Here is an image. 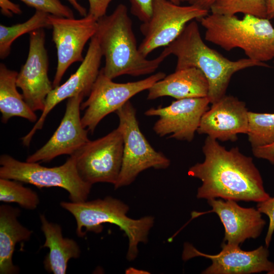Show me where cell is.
Returning <instances> with one entry per match:
<instances>
[{
    "instance_id": "cell-1",
    "label": "cell",
    "mask_w": 274,
    "mask_h": 274,
    "mask_svg": "<svg viewBox=\"0 0 274 274\" xmlns=\"http://www.w3.org/2000/svg\"><path fill=\"white\" fill-rule=\"evenodd\" d=\"M202 152L204 161L192 166L188 172L189 176L202 182L197 189V198L258 203L270 197L252 158L244 155L237 147L227 150L207 136Z\"/></svg>"
},
{
    "instance_id": "cell-2",
    "label": "cell",
    "mask_w": 274,
    "mask_h": 274,
    "mask_svg": "<svg viewBox=\"0 0 274 274\" xmlns=\"http://www.w3.org/2000/svg\"><path fill=\"white\" fill-rule=\"evenodd\" d=\"M94 36L105 59V65L101 69L111 79L122 75L138 77L153 74L169 55L165 49L153 59H148L141 53L131 19L123 4L97 20Z\"/></svg>"
},
{
    "instance_id": "cell-3",
    "label": "cell",
    "mask_w": 274,
    "mask_h": 274,
    "mask_svg": "<svg viewBox=\"0 0 274 274\" xmlns=\"http://www.w3.org/2000/svg\"><path fill=\"white\" fill-rule=\"evenodd\" d=\"M177 58L176 70L196 67L207 78L209 84L208 97L213 104L226 94L232 76L236 72L254 66L268 67L265 63L249 58L231 60L209 47L201 38L197 23L193 20L164 48Z\"/></svg>"
},
{
    "instance_id": "cell-4",
    "label": "cell",
    "mask_w": 274,
    "mask_h": 274,
    "mask_svg": "<svg viewBox=\"0 0 274 274\" xmlns=\"http://www.w3.org/2000/svg\"><path fill=\"white\" fill-rule=\"evenodd\" d=\"M199 20L206 41L227 51L240 48L247 58L259 62L273 60L274 27L267 18L211 13Z\"/></svg>"
},
{
    "instance_id": "cell-5",
    "label": "cell",
    "mask_w": 274,
    "mask_h": 274,
    "mask_svg": "<svg viewBox=\"0 0 274 274\" xmlns=\"http://www.w3.org/2000/svg\"><path fill=\"white\" fill-rule=\"evenodd\" d=\"M60 204L74 217L77 223L76 233L79 237L85 236L87 232H101L104 223L118 226L128 239L126 257L129 261L137 257L139 244L148 242L149 231L154 223V219L151 216L139 219L128 217L127 213L129 207L111 196L79 202L62 201Z\"/></svg>"
},
{
    "instance_id": "cell-6",
    "label": "cell",
    "mask_w": 274,
    "mask_h": 274,
    "mask_svg": "<svg viewBox=\"0 0 274 274\" xmlns=\"http://www.w3.org/2000/svg\"><path fill=\"white\" fill-rule=\"evenodd\" d=\"M0 165V178L16 180L38 188H61L68 192L71 201L74 202L86 201L92 186L80 177L72 155L63 164L48 167L39 162H23L3 154Z\"/></svg>"
},
{
    "instance_id": "cell-7",
    "label": "cell",
    "mask_w": 274,
    "mask_h": 274,
    "mask_svg": "<svg viewBox=\"0 0 274 274\" xmlns=\"http://www.w3.org/2000/svg\"><path fill=\"white\" fill-rule=\"evenodd\" d=\"M115 113L119 119L118 127L123 140L121 168L114 185L117 189L131 184L146 169L167 168L170 161L163 153L157 151L147 141L139 127L136 110L129 100Z\"/></svg>"
},
{
    "instance_id": "cell-8",
    "label": "cell",
    "mask_w": 274,
    "mask_h": 274,
    "mask_svg": "<svg viewBox=\"0 0 274 274\" xmlns=\"http://www.w3.org/2000/svg\"><path fill=\"white\" fill-rule=\"evenodd\" d=\"M209 11L194 5L181 6L169 0H153L149 19L140 27L144 38L139 45L145 57L154 50L166 47L182 32L190 22L199 20Z\"/></svg>"
},
{
    "instance_id": "cell-9",
    "label": "cell",
    "mask_w": 274,
    "mask_h": 274,
    "mask_svg": "<svg viewBox=\"0 0 274 274\" xmlns=\"http://www.w3.org/2000/svg\"><path fill=\"white\" fill-rule=\"evenodd\" d=\"M165 76L159 72L139 81L116 83L100 69L87 99L81 105V110H85L81 118L84 127L93 133L106 116L115 112L136 94L148 90Z\"/></svg>"
},
{
    "instance_id": "cell-10",
    "label": "cell",
    "mask_w": 274,
    "mask_h": 274,
    "mask_svg": "<svg viewBox=\"0 0 274 274\" xmlns=\"http://www.w3.org/2000/svg\"><path fill=\"white\" fill-rule=\"evenodd\" d=\"M123 153V136L117 127L100 138L90 140L72 156L84 181L92 185L107 183L114 185L121 170Z\"/></svg>"
},
{
    "instance_id": "cell-11",
    "label": "cell",
    "mask_w": 274,
    "mask_h": 274,
    "mask_svg": "<svg viewBox=\"0 0 274 274\" xmlns=\"http://www.w3.org/2000/svg\"><path fill=\"white\" fill-rule=\"evenodd\" d=\"M49 22L53 29L52 40L57 49V65L52 82L53 88L71 65L82 62V52L89 40L96 33L97 19L90 14L81 19L59 17L51 14Z\"/></svg>"
},
{
    "instance_id": "cell-12",
    "label": "cell",
    "mask_w": 274,
    "mask_h": 274,
    "mask_svg": "<svg viewBox=\"0 0 274 274\" xmlns=\"http://www.w3.org/2000/svg\"><path fill=\"white\" fill-rule=\"evenodd\" d=\"M27 58L18 73L16 85L22 91L23 98L35 112L43 111L46 98L53 89L48 72V57L46 49L44 28L29 33Z\"/></svg>"
},
{
    "instance_id": "cell-13",
    "label": "cell",
    "mask_w": 274,
    "mask_h": 274,
    "mask_svg": "<svg viewBox=\"0 0 274 274\" xmlns=\"http://www.w3.org/2000/svg\"><path fill=\"white\" fill-rule=\"evenodd\" d=\"M209 104L208 97L180 99L164 107L149 109L144 114L158 117L153 130L160 137L191 142Z\"/></svg>"
},
{
    "instance_id": "cell-14",
    "label": "cell",
    "mask_w": 274,
    "mask_h": 274,
    "mask_svg": "<svg viewBox=\"0 0 274 274\" xmlns=\"http://www.w3.org/2000/svg\"><path fill=\"white\" fill-rule=\"evenodd\" d=\"M222 250L215 255L198 251L189 244L184 245L183 259L188 260L202 256L212 261V264L202 272L204 274H251L274 273V263L268 259L267 247L260 246L252 251H244L239 246L223 242Z\"/></svg>"
},
{
    "instance_id": "cell-15",
    "label": "cell",
    "mask_w": 274,
    "mask_h": 274,
    "mask_svg": "<svg viewBox=\"0 0 274 274\" xmlns=\"http://www.w3.org/2000/svg\"><path fill=\"white\" fill-rule=\"evenodd\" d=\"M102 55L97 40L92 37L83 60L75 73L62 84L54 88L48 95L42 114L30 131L21 138L25 146H29L36 133L43 126L50 112L59 103L79 94L88 96L100 72Z\"/></svg>"
},
{
    "instance_id": "cell-16",
    "label": "cell",
    "mask_w": 274,
    "mask_h": 274,
    "mask_svg": "<svg viewBox=\"0 0 274 274\" xmlns=\"http://www.w3.org/2000/svg\"><path fill=\"white\" fill-rule=\"evenodd\" d=\"M83 94L67 99L64 116L58 128L48 142L26 161L47 162L62 155L71 156L90 140L88 130L84 127L80 116Z\"/></svg>"
},
{
    "instance_id": "cell-17",
    "label": "cell",
    "mask_w": 274,
    "mask_h": 274,
    "mask_svg": "<svg viewBox=\"0 0 274 274\" xmlns=\"http://www.w3.org/2000/svg\"><path fill=\"white\" fill-rule=\"evenodd\" d=\"M248 112L244 101L225 94L203 114L197 132L221 142H235L238 134L247 133Z\"/></svg>"
},
{
    "instance_id": "cell-18",
    "label": "cell",
    "mask_w": 274,
    "mask_h": 274,
    "mask_svg": "<svg viewBox=\"0 0 274 274\" xmlns=\"http://www.w3.org/2000/svg\"><path fill=\"white\" fill-rule=\"evenodd\" d=\"M212 207L209 212L216 213L225 229L223 242L238 245L246 239L256 238L266 224L261 213L255 208H244L233 200H208Z\"/></svg>"
},
{
    "instance_id": "cell-19",
    "label": "cell",
    "mask_w": 274,
    "mask_h": 274,
    "mask_svg": "<svg viewBox=\"0 0 274 274\" xmlns=\"http://www.w3.org/2000/svg\"><path fill=\"white\" fill-rule=\"evenodd\" d=\"M147 99L170 96L177 99L208 97V81L199 69L187 67L175 71L155 83L148 90Z\"/></svg>"
},
{
    "instance_id": "cell-20",
    "label": "cell",
    "mask_w": 274,
    "mask_h": 274,
    "mask_svg": "<svg viewBox=\"0 0 274 274\" xmlns=\"http://www.w3.org/2000/svg\"><path fill=\"white\" fill-rule=\"evenodd\" d=\"M41 230L45 237L42 248H48L49 253L43 261L45 269L54 274L66 272L68 261L80 257L81 250L73 239L64 237L61 226L49 222L44 215H40Z\"/></svg>"
},
{
    "instance_id": "cell-21",
    "label": "cell",
    "mask_w": 274,
    "mask_h": 274,
    "mask_svg": "<svg viewBox=\"0 0 274 274\" xmlns=\"http://www.w3.org/2000/svg\"><path fill=\"white\" fill-rule=\"evenodd\" d=\"M20 210L8 204L0 206V273L16 274L19 272L12 260L15 246L28 241L32 231L18 220Z\"/></svg>"
},
{
    "instance_id": "cell-22",
    "label": "cell",
    "mask_w": 274,
    "mask_h": 274,
    "mask_svg": "<svg viewBox=\"0 0 274 274\" xmlns=\"http://www.w3.org/2000/svg\"><path fill=\"white\" fill-rule=\"evenodd\" d=\"M16 71L0 64V111L2 122L6 123L13 117H19L31 122L37 121V116L17 89Z\"/></svg>"
},
{
    "instance_id": "cell-23",
    "label": "cell",
    "mask_w": 274,
    "mask_h": 274,
    "mask_svg": "<svg viewBox=\"0 0 274 274\" xmlns=\"http://www.w3.org/2000/svg\"><path fill=\"white\" fill-rule=\"evenodd\" d=\"M49 14L36 10L34 14L24 22L12 26L0 24V58L4 59L10 53L13 42L20 36L35 30L50 28Z\"/></svg>"
},
{
    "instance_id": "cell-24",
    "label": "cell",
    "mask_w": 274,
    "mask_h": 274,
    "mask_svg": "<svg viewBox=\"0 0 274 274\" xmlns=\"http://www.w3.org/2000/svg\"><path fill=\"white\" fill-rule=\"evenodd\" d=\"M247 134L252 148L274 142V113L248 112Z\"/></svg>"
},
{
    "instance_id": "cell-25",
    "label": "cell",
    "mask_w": 274,
    "mask_h": 274,
    "mask_svg": "<svg viewBox=\"0 0 274 274\" xmlns=\"http://www.w3.org/2000/svg\"><path fill=\"white\" fill-rule=\"evenodd\" d=\"M0 201L16 203L27 210L36 209L40 201L38 193L22 182L3 178H0Z\"/></svg>"
},
{
    "instance_id": "cell-26",
    "label": "cell",
    "mask_w": 274,
    "mask_h": 274,
    "mask_svg": "<svg viewBox=\"0 0 274 274\" xmlns=\"http://www.w3.org/2000/svg\"><path fill=\"white\" fill-rule=\"evenodd\" d=\"M211 13L226 15L237 13L266 18L265 0H216Z\"/></svg>"
},
{
    "instance_id": "cell-27",
    "label": "cell",
    "mask_w": 274,
    "mask_h": 274,
    "mask_svg": "<svg viewBox=\"0 0 274 274\" xmlns=\"http://www.w3.org/2000/svg\"><path fill=\"white\" fill-rule=\"evenodd\" d=\"M27 6L33 8L36 11L66 18H74L73 11L63 5L59 0H20Z\"/></svg>"
},
{
    "instance_id": "cell-28",
    "label": "cell",
    "mask_w": 274,
    "mask_h": 274,
    "mask_svg": "<svg viewBox=\"0 0 274 274\" xmlns=\"http://www.w3.org/2000/svg\"><path fill=\"white\" fill-rule=\"evenodd\" d=\"M176 4H180L177 0H169ZM130 12L142 22L148 21L152 13L153 0H129Z\"/></svg>"
},
{
    "instance_id": "cell-29",
    "label": "cell",
    "mask_w": 274,
    "mask_h": 274,
    "mask_svg": "<svg viewBox=\"0 0 274 274\" xmlns=\"http://www.w3.org/2000/svg\"><path fill=\"white\" fill-rule=\"evenodd\" d=\"M257 210L261 213L266 215L269 218V222L267 232L265 238L266 247H268L274 232V197L258 203Z\"/></svg>"
},
{
    "instance_id": "cell-30",
    "label": "cell",
    "mask_w": 274,
    "mask_h": 274,
    "mask_svg": "<svg viewBox=\"0 0 274 274\" xmlns=\"http://www.w3.org/2000/svg\"><path fill=\"white\" fill-rule=\"evenodd\" d=\"M112 1L88 0L89 5L88 13L92 15L98 20L106 15L108 8Z\"/></svg>"
},
{
    "instance_id": "cell-31",
    "label": "cell",
    "mask_w": 274,
    "mask_h": 274,
    "mask_svg": "<svg viewBox=\"0 0 274 274\" xmlns=\"http://www.w3.org/2000/svg\"><path fill=\"white\" fill-rule=\"evenodd\" d=\"M254 156L268 160L274 164V142L266 146L252 148Z\"/></svg>"
},
{
    "instance_id": "cell-32",
    "label": "cell",
    "mask_w": 274,
    "mask_h": 274,
    "mask_svg": "<svg viewBox=\"0 0 274 274\" xmlns=\"http://www.w3.org/2000/svg\"><path fill=\"white\" fill-rule=\"evenodd\" d=\"M1 11L3 15L12 17L13 14H21V9L19 5L10 0H0Z\"/></svg>"
},
{
    "instance_id": "cell-33",
    "label": "cell",
    "mask_w": 274,
    "mask_h": 274,
    "mask_svg": "<svg viewBox=\"0 0 274 274\" xmlns=\"http://www.w3.org/2000/svg\"><path fill=\"white\" fill-rule=\"evenodd\" d=\"M216 0H192L189 4L194 5L202 9L210 11V8Z\"/></svg>"
},
{
    "instance_id": "cell-34",
    "label": "cell",
    "mask_w": 274,
    "mask_h": 274,
    "mask_svg": "<svg viewBox=\"0 0 274 274\" xmlns=\"http://www.w3.org/2000/svg\"><path fill=\"white\" fill-rule=\"evenodd\" d=\"M78 12L81 16H85L88 14L86 9L80 4L77 0H66Z\"/></svg>"
},
{
    "instance_id": "cell-35",
    "label": "cell",
    "mask_w": 274,
    "mask_h": 274,
    "mask_svg": "<svg viewBox=\"0 0 274 274\" xmlns=\"http://www.w3.org/2000/svg\"><path fill=\"white\" fill-rule=\"evenodd\" d=\"M266 6V18L269 20L274 18V0H265Z\"/></svg>"
},
{
    "instance_id": "cell-36",
    "label": "cell",
    "mask_w": 274,
    "mask_h": 274,
    "mask_svg": "<svg viewBox=\"0 0 274 274\" xmlns=\"http://www.w3.org/2000/svg\"><path fill=\"white\" fill-rule=\"evenodd\" d=\"M179 3L183 2H188L189 4L191 2L192 0H177Z\"/></svg>"
},
{
    "instance_id": "cell-37",
    "label": "cell",
    "mask_w": 274,
    "mask_h": 274,
    "mask_svg": "<svg viewBox=\"0 0 274 274\" xmlns=\"http://www.w3.org/2000/svg\"><path fill=\"white\" fill-rule=\"evenodd\" d=\"M273 62L274 63V57H273Z\"/></svg>"
}]
</instances>
